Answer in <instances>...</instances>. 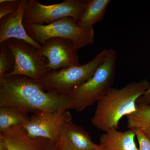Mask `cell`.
I'll use <instances>...</instances> for the list:
<instances>
[{"label": "cell", "instance_id": "1", "mask_svg": "<svg viewBox=\"0 0 150 150\" xmlns=\"http://www.w3.org/2000/svg\"><path fill=\"white\" fill-rule=\"evenodd\" d=\"M72 105L71 96L45 91L38 81L28 77L12 76L0 84V107L35 114L68 110Z\"/></svg>", "mask_w": 150, "mask_h": 150}, {"label": "cell", "instance_id": "2", "mask_svg": "<svg viewBox=\"0 0 150 150\" xmlns=\"http://www.w3.org/2000/svg\"><path fill=\"white\" fill-rule=\"evenodd\" d=\"M150 87L149 81L144 79L131 82L121 88H111L97 102L91 123L105 132L117 129L121 118L136 110L137 100Z\"/></svg>", "mask_w": 150, "mask_h": 150}, {"label": "cell", "instance_id": "3", "mask_svg": "<svg viewBox=\"0 0 150 150\" xmlns=\"http://www.w3.org/2000/svg\"><path fill=\"white\" fill-rule=\"evenodd\" d=\"M116 52L113 49L89 79L75 88L70 94L71 97V109L77 112L83 111L97 102L112 88L115 77Z\"/></svg>", "mask_w": 150, "mask_h": 150}, {"label": "cell", "instance_id": "4", "mask_svg": "<svg viewBox=\"0 0 150 150\" xmlns=\"http://www.w3.org/2000/svg\"><path fill=\"white\" fill-rule=\"evenodd\" d=\"M103 50L86 64L49 71L38 81L43 89L59 94L70 95L73 90L89 79L109 52Z\"/></svg>", "mask_w": 150, "mask_h": 150}, {"label": "cell", "instance_id": "5", "mask_svg": "<svg viewBox=\"0 0 150 150\" xmlns=\"http://www.w3.org/2000/svg\"><path fill=\"white\" fill-rule=\"evenodd\" d=\"M23 25L28 35L41 46L52 38H63L72 40L78 50L92 45L94 42L93 28L85 29L79 27L71 17L63 18L47 25Z\"/></svg>", "mask_w": 150, "mask_h": 150}, {"label": "cell", "instance_id": "6", "mask_svg": "<svg viewBox=\"0 0 150 150\" xmlns=\"http://www.w3.org/2000/svg\"><path fill=\"white\" fill-rule=\"evenodd\" d=\"M86 2L82 0H65L51 5L40 4L38 0H26L23 24H48L63 18L71 17L76 23L86 7Z\"/></svg>", "mask_w": 150, "mask_h": 150}, {"label": "cell", "instance_id": "7", "mask_svg": "<svg viewBox=\"0 0 150 150\" xmlns=\"http://www.w3.org/2000/svg\"><path fill=\"white\" fill-rule=\"evenodd\" d=\"M6 43L15 58L11 72L7 73L6 78L23 76L39 81L51 71L47 67V62L40 54L39 49L24 40L10 39Z\"/></svg>", "mask_w": 150, "mask_h": 150}, {"label": "cell", "instance_id": "8", "mask_svg": "<svg viewBox=\"0 0 150 150\" xmlns=\"http://www.w3.org/2000/svg\"><path fill=\"white\" fill-rule=\"evenodd\" d=\"M72 120L68 110L41 112L33 114L22 127L31 139L43 138L59 143L62 126Z\"/></svg>", "mask_w": 150, "mask_h": 150}, {"label": "cell", "instance_id": "9", "mask_svg": "<svg viewBox=\"0 0 150 150\" xmlns=\"http://www.w3.org/2000/svg\"><path fill=\"white\" fill-rule=\"evenodd\" d=\"M40 54L48 60L47 67L55 71L81 65L74 43L63 38H52L46 40L39 49Z\"/></svg>", "mask_w": 150, "mask_h": 150}, {"label": "cell", "instance_id": "10", "mask_svg": "<svg viewBox=\"0 0 150 150\" xmlns=\"http://www.w3.org/2000/svg\"><path fill=\"white\" fill-rule=\"evenodd\" d=\"M26 3V0H21L16 11L0 19V43L10 39H18L40 49L42 46L28 35L23 25Z\"/></svg>", "mask_w": 150, "mask_h": 150}, {"label": "cell", "instance_id": "11", "mask_svg": "<svg viewBox=\"0 0 150 150\" xmlns=\"http://www.w3.org/2000/svg\"><path fill=\"white\" fill-rule=\"evenodd\" d=\"M8 150H42L50 140L43 138L31 139L22 126H16L0 132Z\"/></svg>", "mask_w": 150, "mask_h": 150}, {"label": "cell", "instance_id": "12", "mask_svg": "<svg viewBox=\"0 0 150 150\" xmlns=\"http://www.w3.org/2000/svg\"><path fill=\"white\" fill-rule=\"evenodd\" d=\"M134 130L120 131L111 129L101 135L100 145L105 150H139L135 142Z\"/></svg>", "mask_w": 150, "mask_h": 150}, {"label": "cell", "instance_id": "13", "mask_svg": "<svg viewBox=\"0 0 150 150\" xmlns=\"http://www.w3.org/2000/svg\"><path fill=\"white\" fill-rule=\"evenodd\" d=\"M61 136L65 137L68 145L73 150H93L98 146L91 141L86 131L72 121L67 122L62 126Z\"/></svg>", "mask_w": 150, "mask_h": 150}, {"label": "cell", "instance_id": "14", "mask_svg": "<svg viewBox=\"0 0 150 150\" xmlns=\"http://www.w3.org/2000/svg\"><path fill=\"white\" fill-rule=\"evenodd\" d=\"M110 0H92L87 3L83 14L77 24L85 29L93 28L95 23L102 21Z\"/></svg>", "mask_w": 150, "mask_h": 150}, {"label": "cell", "instance_id": "15", "mask_svg": "<svg viewBox=\"0 0 150 150\" xmlns=\"http://www.w3.org/2000/svg\"><path fill=\"white\" fill-rule=\"evenodd\" d=\"M29 114L15 108L0 107V132L16 126H22L30 118Z\"/></svg>", "mask_w": 150, "mask_h": 150}, {"label": "cell", "instance_id": "16", "mask_svg": "<svg viewBox=\"0 0 150 150\" xmlns=\"http://www.w3.org/2000/svg\"><path fill=\"white\" fill-rule=\"evenodd\" d=\"M126 116L129 129L150 127V104H137L136 110Z\"/></svg>", "mask_w": 150, "mask_h": 150}, {"label": "cell", "instance_id": "17", "mask_svg": "<svg viewBox=\"0 0 150 150\" xmlns=\"http://www.w3.org/2000/svg\"><path fill=\"white\" fill-rule=\"evenodd\" d=\"M15 58L6 41L0 43V84L5 80L6 74L13 67Z\"/></svg>", "mask_w": 150, "mask_h": 150}, {"label": "cell", "instance_id": "18", "mask_svg": "<svg viewBox=\"0 0 150 150\" xmlns=\"http://www.w3.org/2000/svg\"><path fill=\"white\" fill-rule=\"evenodd\" d=\"M21 0H1L0 19L14 13L18 8Z\"/></svg>", "mask_w": 150, "mask_h": 150}, {"label": "cell", "instance_id": "19", "mask_svg": "<svg viewBox=\"0 0 150 150\" xmlns=\"http://www.w3.org/2000/svg\"><path fill=\"white\" fill-rule=\"evenodd\" d=\"M134 130L139 144V150H150V140L141 129Z\"/></svg>", "mask_w": 150, "mask_h": 150}, {"label": "cell", "instance_id": "20", "mask_svg": "<svg viewBox=\"0 0 150 150\" xmlns=\"http://www.w3.org/2000/svg\"><path fill=\"white\" fill-rule=\"evenodd\" d=\"M137 104H150V87L137 100Z\"/></svg>", "mask_w": 150, "mask_h": 150}, {"label": "cell", "instance_id": "21", "mask_svg": "<svg viewBox=\"0 0 150 150\" xmlns=\"http://www.w3.org/2000/svg\"><path fill=\"white\" fill-rule=\"evenodd\" d=\"M59 144L62 150H73L68 145L65 137L61 136L59 140Z\"/></svg>", "mask_w": 150, "mask_h": 150}, {"label": "cell", "instance_id": "22", "mask_svg": "<svg viewBox=\"0 0 150 150\" xmlns=\"http://www.w3.org/2000/svg\"><path fill=\"white\" fill-rule=\"evenodd\" d=\"M42 150H62L59 143L51 141L48 145Z\"/></svg>", "mask_w": 150, "mask_h": 150}, {"label": "cell", "instance_id": "23", "mask_svg": "<svg viewBox=\"0 0 150 150\" xmlns=\"http://www.w3.org/2000/svg\"><path fill=\"white\" fill-rule=\"evenodd\" d=\"M0 150H8L4 141L1 136H0Z\"/></svg>", "mask_w": 150, "mask_h": 150}, {"label": "cell", "instance_id": "24", "mask_svg": "<svg viewBox=\"0 0 150 150\" xmlns=\"http://www.w3.org/2000/svg\"><path fill=\"white\" fill-rule=\"evenodd\" d=\"M142 130L150 140V127L145 128V129H142Z\"/></svg>", "mask_w": 150, "mask_h": 150}, {"label": "cell", "instance_id": "25", "mask_svg": "<svg viewBox=\"0 0 150 150\" xmlns=\"http://www.w3.org/2000/svg\"><path fill=\"white\" fill-rule=\"evenodd\" d=\"M93 150H105V149L103 147L101 146L100 145H98V146L97 148L96 149H95Z\"/></svg>", "mask_w": 150, "mask_h": 150}]
</instances>
